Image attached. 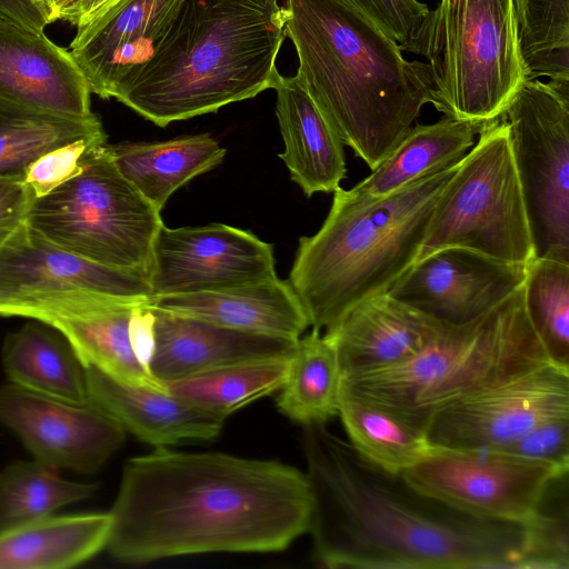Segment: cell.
<instances>
[{"instance_id":"1","label":"cell","mask_w":569,"mask_h":569,"mask_svg":"<svg viewBox=\"0 0 569 569\" xmlns=\"http://www.w3.org/2000/svg\"><path fill=\"white\" fill-rule=\"evenodd\" d=\"M305 472L277 460L166 447L127 460L107 542L126 563L207 552H277L308 532Z\"/></svg>"},{"instance_id":"2","label":"cell","mask_w":569,"mask_h":569,"mask_svg":"<svg viewBox=\"0 0 569 569\" xmlns=\"http://www.w3.org/2000/svg\"><path fill=\"white\" fill-rule=\"evenodd\" d=\"M312 509L309 530L323 567L518 569L522 525L469 517L360 455L326 423L303 427Z\"/></svg>"},{"instance_id":"3","label":"cell","mask_w":569,"mask_h":569,"mask_svg":"<svg viewBox=\"0 0 569 569\" xmlns=\"http://www.w3.org/2000/svg\"><path fill=\"white\" fill-rule=\"evenodd\" d=\"M282 8L299 60L295 77L342 143L375 169L431 103L428 64L408 61L343 0H286Z\"/></svg>"},{"instance_id":"4","label":"cell","mask_w":569,"mask_h":569,"mask_svg":"<svg viewBox=\"0 0 569 569\" xmlns=\"http://www.w3.org/2000/svg\"><path fill=\"white\" fill-rule=\"evenodd\" d=\"M286 38L279 0H182L113 98L159 127L272 89Z\"/></svg>"},{"instance_id":"5","label":"cell","mask_w":569,"mask_h":569,"mask_svg":"<svg viewBox=\"0 0 569 569\" xmlns=\"http://www.w3.org/2000/svg\"><path fill=\"white\" fill-rule=\"evenodd\" d=\"M457 164L382 197L333 191L320 229L299 239L288 280L312 329H332L359 303L387 293L417 261Z\"/></svg>"},{"instance_id":"6","label":"cell","mask_w":569,"mask_h":569,"mask_svg":"<svg viewBox=\"0 0 569 569\" xmlns=\"http://www.w3.org/2000/svg\"><path fill=\"white\" fill-rule=\"evenodd\" d=\"M553 362L525 309L522 286L481 318L446 326L411 358L342 376L341 388L423 430L452 402L537 366Z\"/></svg>"},{"instance_id":"7","label":"cell","mask_w":569,"mask_h":569,"mask_svg":"<svg viewBox=\"0 0 569 569\" xmlns=\"http://www.w3.org/2000/svg\"><path fill=\"white\" fill-rule=\"evenodd\" d=\"M408 52L428 61L431 104L479 127L499 119L528 79L515 0H439Z\"/></svg>"},{"instance_id":"8","label":"cell","mask_w":569,"mask_h":569,"mask_svg":"<svg viewBox=\"0 0 569 569\" xmlns=\"http://www.w3.org/2000/svg\"><path fill=\"white\" fill-rule=\"evenodd\" d=\"M81 163L79 174L34 198L27 226L77 256L148 274L160 211L120 173L107 143L90 147Z\"/></svg>"},{"instance_id":"9","label":"cell","mask_w":569,"mask_h":569,"mask_svg":"<svg viewBox=\"0 0 569 569\" xmlns=\"http://www.w3.org/2000/svg\"><path fill=\"white\" fill-rule=\"evenodd\" d=\"M527 264L535 258L506 122L485 124L442 190L417 261L443 248Z\"/></svg>"},{"instance_id":"10","label":"cell","mask_w":569,"mask_h":569,"mask_svg":"<svg viewBox=\"0 0 569 569\" xmlns=\"http://www.w3.org/2000/svg\"><path fill=\"white\" fill-rule=\"evenodd\" d=\"M148 274L69 252L27 224L0 250V316L48 325L72 315L149 306Z\"/></svg>"},{"instance_id":"11","label":"cell","mask_w":569,"mask_h":569,"mask_svg":"<svg viewBox=\"0 0 569 569\" xmlns=\"http://www.w3.org/2000/svg\"><path fill=\"white\" fill-rule=\"evenodd\" d=\"M506 122L535 258L569 262V90L527 79Z\"/></svg>"},{"instance_id":"12","label":"cell","mask_w":569,"mask_h":569,"mask_svg":"<svg viewBox=\"0 0 569 569\" xmlns=\"http://www.w3.org/2000/svg\"><path fill=\"white\" fill-rule=\"evenodd\" d=\"M556 467L500 450H433L400 472L418 491L469 517L522 525L538 509Z\"/></svg>"},{"instance_id":"13","label":"cell","mask_w":569,"mask_h":569,"mask_svg":"<svg viewBox=\"0 0 569 569\" xmlns=\"http://www.w3.org/2000/svg\"><path fill=\"white\" fill-rule=\"evenodd\" d=\"M569 415V368L547 362L472 392L438 411L433 448L496 450L537 423Z\"/></svg>"},{"instance_id":"14","label":"cell","mask_w":569,"mask_h":569,"mask_svg":"<svg viewBox=\"0 0 569 569\" xmlns=\"http://www.w3.org/2000/svg\"><path fill=\"white\" fill-rule=\"evenodd\" d=\"M276 277L272 244L222 223L162 224L148 270L152 297L218 291Z\"/></svg>"},{"instance_id":"15","label":"cell","mask_w":569,"mask_h":569,"mask_svg":"<svg viewBox=\"0 0 569 569\" xmlns=\"http://www.w3.org/2000/svg\"><path fill=\"white\" fill-rule=\"evenodd\" d=\"M0 423L37 461L86 475L98 471L126 439V429L91 403L48 398L12 383L0 388Z\"/></svg>"},{"instance_id":"16","label":"cell","mask_w":569,"mask_h":569,"mask_svg":"<svg viewBox=\"0 0 569 569\" xmlns=\"http://www.w3.org/2000/svg\"><path fill=\"white\" fill-rule=\"evenodd\" d=\"M527 264L463 248H443L416 261L387 293L442 325L462 326L521 288Z\"/></svg>"},{"instance_id":"17","label":"cell","mask_w":569,"mask_h":569,"mask_svg":"<svg viewBox=\"0 0 569 569\" xmlns=\"http://www.w3.org/2000/svg\"><path fill=\"white\" fill-rule=\"evenodd\" d=\"M90 89L70 50L44 32L0 19V99L52 113L89 117Z\"/></svg>"},{"instance_id":"18","label":"cell","mask_w":569,"mask_h":569,"mask_svg":"<svg viewBox=\"0 0 569 569\" xmlns=\"http://www.w3.org/2000/svg\"><path fill=\"white\" fill-rule=\"evenodd\" d=\"M150 309L154 319L148 368L163 385L242 362L290 357L299 340Z\"/></svg>"},{"instance_id":"19","label":"cell","mask_w":569,"mask_h":569,"mask_svg":"<svg viewBox=\"0 0 569 569\" xmlns=\"http://www.w3.org/2000/svg\"><path fill=\"white\" fill-rule=\"evenodd\" d=\"M182 0H119L76 33L70 52L91 93L113 98L121 81L150 54Z\"/></svg>"},{"instance_id":"20","label":"cell","mask_w":569,"mask_h":569,"mask_svg":"<svg viewBox=\"0 0 569 569\" xmlns=\"http://www.w3.org/2000/svg\"><path fill=\"white\" fill-rule=\"evenodd\" d=\"M445 327L383 293L359 303L325 335L333 341L341 375L346 376L405 361L436 339Z\"/></svg>"},{"instance_id":"21","label":"cell","mask_w":569,"mask_h":569,"mask_svg":"<svg viewBox=\"0 0 569 569\" xmlns=\"http://www.w3.org/2000/svg\"><path fill=\"white\" fill-rule=\"evenodd\" d=\"M86 372L89 402L156 448L183 440H211L219 436L227 419L167 389L128 386L92 367Z\"/></svg>"},{"instance_id":"22","label":"cell","mask_w":569,"mask_h":569,"mask_svg":"<svg viewBox=\"0 0 569 569\" xmlns=\"http://www.w3.org/2000/svg\"><path fill=\"white\" fill-rule=\"evenodd\" d=\"M149 307L291 340L310 326L289 281L278 277L218 291L154 296Z\"/></svg>"},{"instance_id":"23","label":"cell","mask_w":569,"mask_h":569,"mask_svg":"<svg viewBox=\"0 0 569 569\" xmlns=\"http://www.w3.org/2000/svg\"><path fill=\"white\" fill-rule=\"evenodd\" d=\"M272 89L290 178L307 197L333 192L347 173L345 144L295 76L279 73Z\"/></svg>"},{"instance_id":"24","label":"cell","mask_w":569,"mask_h":569,"mask_svg":"<svg viewBox=\"0 0 569 569\" xmlns=\"http://www.w3.org/2000/svg\"><path fill=\"white\" fill-rule=\"evenodd\" d=\"M112 516H46L0 531V569H62L107 547Z\"/></svg>"},{"instance_id":"25","label":"cell","mask_w":569,"mask_h":569,"mask_svg":"<svg viewBox=\"0 0 569 569\" xmlns=\"http://www.w3.org/2000/svg\"><path fill=\"white\" fill-rule=\"evenodd\" d=\"M2 366L10 383L48 398L88 405L86 367L68 340L33 320L7 336Z\"/></svg>"},{"instance_id":"26","label":"cell","mask_w":569,"mask_h":569,"mask_svg":"<svg viewBox=\"0 0 569 569\" xmlns=\"http://www.w3.org/2000/svg\"><path fill=\"white\" fill-rule=\"evenodd\" d=\"M108 147L120 173L158 211L180 187L220 164L227 152L209 133Z\"/></svg>"},{"instance_id":"27","label":"cell","mask_w":569,"mask_h":569,"mask_svg":"<svg viewBox=\"0 0 569 569\" xmlns=\"http://www.w3.org/2000/svg\"><path fill=\"white\" fill-rule=\"evenodd\" d=\"M481 129L447 117L431 124L412 126L391 153L351 190L366 197H382L451 167L473 147Z\"/></svg>"},{"instance_id":"28","label":"cell","mask_w":569,"mask_h":569,"mask_svg":"<svg viewBox=\"0 0 569 569\" xmlns=\"http://www.w3.org/2000/svg\"><path fill=\"white\" fill-rule=\"evenodd\" d=\"M136 309L89 311L54 319L48 326L68 340L86 368H96L128 386L166 390L133 349L130 320Z\"/></svg>"},{"instance_id":"29","label":"cell","mask_w":569,"mask_h":569,"mask_svg":"<svg viewBox=\"0 0 569 569\" xmlns=\"http://www.w3.org/2000/svg\"><path fill=\"white\" fill-rule=\"evenodd\" d=\"M80 139L107 142L97 114L63 116L0 99V179L23 181L39 157Z\"/></svg>"},{"instance_id":"30","label":"cell","mask_w":569,"mask_h":569,"mask_svg":"<svg viewBox=\"0 0 569 569\" xmlns=\"http://www.w3.org/2000/svg\"><path fill=\"white\" fill-rule=\"evenodd\" d=\"M341 370L333 341L321 331L299 338L276 400L288 419L305 426L327 423L338 415Z\"/></svg>"},{"instance_id":"31","label":"cell","mask_w":569,"mask_h":569,"mask_svg":"<svg viewBox=\"0 0 569 569\" xmlns=\"http://www.w3.org/2000/svg\"><path fill=\"white\" fill-rule=\"evenodd\" d=\"M338 415L352 447L388 471L400 473L433 450L423 430L341 387Z\"/></svg>"},{"instance_id":"32","label":"cell","mask_w":569,"mask_h":569,"mask_svg":"<svg viewBox=\"0 0 569 569\" xmlns=\"http://www.w3.org/2000/svg\"><path fill=\"white\" fill-rule=\"evenodd\" d=\"M290 357L233 365L169 382L166 388L228 418L250 402L278 391L286 379Z\"/></svg>"},{"instance_id":"33","label":"cell","mask_w":569,"mask_h":569,"mask_svg":"<svg viewBox=\"0 0 569 569\" xmlns=\"http://www.w3.org/2000/svg\"><path fill=\"white\" fill-rule=\"evenodd\" d=\"M97 490V485L67 480L37 460L14 461L0 471V531L90 499Z\"/></svg>"},{"instance_id":"34","label":"cell","mask_w":569,"mask_h":569,"mask_svg":"<svg viewBox=\"0 0 569 569\" xmlns=\"http://www.w3.org/2000/svg\"><path fill=\"white\" fill-rule=\"evenodd\" d=\"M528 79L569 90V0H515Z\"/></svg>"},{"instance_id":"35","label":"cell","mask_w":569,"mask_h":569,"mask_svg":"<svg viewBox=\"0 0 569 569\" xmlns=\"http://www.w3.org/2000/svg\"><path fill=\"white\" fill-rule=\"evenodd\" d=\"M522 296L549 358L569 368V262L533 258L526 268Z\"/></svg>"},{"instance_id":"36","label":"cell","mask_w":569,"mask_h":569,"mask_svg":"<svg viewBox=\"0 0 569 569\" xmlns=\"http://www.w3.org/2000/svg\"><path fill=\"white\" fill-rule=\"evenodd\" d=\"M563 481L551 502L548 489L536 512L525 522L522 550L518 569H568L569 568V511ZM549 488V487H548Z\"/></svg>"},{"instance_id":"37","label":"cell","mask_w":569,"mask_h":569,"mask_svg":"<svg viewBox=\"0 0 569 569\" xmlns=\"http://www.w3.org/2000/svg\"><path fill=\"white\" fill-rule=\"evenodd\" d=\"M372 21L382 32L409 51L429 12L418 0H343Z\"/></svg>"},{"instance_id":"38","label":"cell","mask_w":569,"mask_h":569,"mask_svg":"<svg viewBox=\"0 0 569 569\" xmlns=\"http://www.w3.org/2000/svg\"><path fill=\"white\" fill-rule=\"evenodd\" d=\"M569 471V415L543 420L517 439L496 449Z\"/></svg>"},{"instance_id":"39","label":"cell","mask_w":569,"mask_h":569,"mask_svg":"<svg viewBox=\"0 0 569 569\" xmlns=\"http://www.w3.org/2000/svg\"><path fill=\"white\" fill-rule=\"evenodd\" d=\"M96 144L102 142L80 139L46 152L29 166L22 182L32 191L34 198L51 193L80 173L83 153Z\"/></svg>"},{"instance_id":"40","label":"cell","mask_w":569,"mask_h":569,"mask_svg":"<svg viewBox=\"0 0 569 569\" xmlns=\"http://www.w3.org/2000/svg\"><path fill=\"white\" fill-rule=\"evenodd\" d=\"M33 200L22 181L0 179V250L27 224Z\"/></svg>"},{"instance_id":"41","label":"cell","mask_w":569,"mask_h":569,"mask_svg":"<svg viewBox=\"0 0 569 569\" xmlns=\"http://www.w3.org/2000/svg\"><path fill=\"white\" fill-rule=\"evenodd\" d=\"M0 19L36 31H44L50 16L40 0H0Z\"/></svg>"},{"instance_id":"42","label":"cell","mask_w":569,"mask_h":569,"mask_svg":"<svg viewBox=\"0 0 569 569\" xmlns=\"http://www.w3.org/2000/svg\"><path fill=\"white\" fill-rule=\"evenodd\" d=\"M49 12L51 22L64 21L77 26L84 0H40Z\"/></svg>"},{"instance_id":"43","label":"cell","mask_w":569,"mask_h":569,"mask_svg":"<svg viewBox=\"0 0 569 569\" xmlns=\"http://www.w3.org/2000/svg\"><path fill=\"white\" fill-rule=\"evenodd\" d=\"M119 0H84L81 7L77 32L88 28L108 12Z\"/></svg>"},{"instance_id":"44","label":"cell","mask_w":569,"mask_h":569,"mask_svg":"<svg viewBox=\"0 0 569 569\" xmlns=\"http://www.w3.org/2000/svg\"><path fill=\"white\" fill-rule=\"evenodd\" d=\"M44 6V4H43Z\"/></svg>"}]
</instances>
